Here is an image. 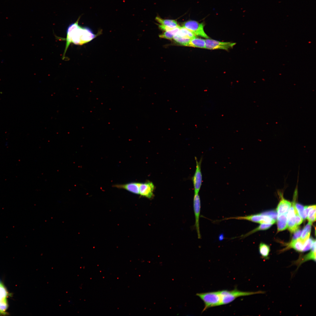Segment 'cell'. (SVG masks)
Returning a JSON list of instances; mask_svg holds the SVG:
<instances>
[{"mask_svg":"<svg viewBox=\"0 0 316 316\" xmlns=\"http://www.w3.org/2000/svg\"><path fill=\"white\" fill-rule=\"evenodd\" d=\"M140 184V183L133 182L124 184L115 185L113 186L126 190L134 194H139Z\"/></svg>","mask_w":316,"mask_h":316,"instance_id":"10","label":"cell"},{"mask_svg":"<svg viewBox=\"0 0 316 316\" xmlns=\"http://www.w3.org/2000/svg\"><path fill=\"white\" fill-rule=\"evenodd\" d=\"M273 224L272 223L261 224L258 227L245 234L242 235L240 237L241 238H243L258 231L267 229L270 227Z\"/></svg>","mask_w":316,"mask_h":316,"instance_id":"19","label":"cell"},{"mask_svg":"<svg viewBox=\"0 0 316 316\" xmlns=\"http://www.w3.org/2000/svg\"><path fill=\"white\" fill-rule=\"evenodd\" d=\"M155 20L160 24L170 28H175L180 26L177 22L174 20L163 19L158 16L156 17Z\"/></svg>","mask_w":316,"mask_h":316,"instance_id":"13","label":"cell"},{"mask_svg":"<svg viewBox=\"0 0 316 316\" xmlns=\"http://www.w3.org/2000/svg\"><path fill=\"white\" fill-rule=\"evenodd\" d=\"M312 224V223L309 221L304 227L301 232L300 238L304 243L309 237Z\"/></svg>","mask_w":316,"mask_h":316,"instance_id":"17","label":"cell"},{"mask_svg":"<svg viewBox=\"0 0 316 316\" xmlns=\"http://www.w3.org/2000/svg\"><path fill=\"white\" fill-rule=\"evenodd\" d=\"M8 292L2 283L0 281V314H6L8 307L7 298Z\"/></svg>","mask_w":316,"mask_h":316,"instance_id":"8","label":"cell"},{"mask_svg":"<svg viewBox=\"0 0 316 316\" xmlns=\"http://www.w3.org/2000/svg\"><path fill=\"white\" fill-rule=\"evenodd\" d=\"M154 188V185L152 182L140 183L139 194L141 196L151 198L153 196Z\"/></svg>","mask_w":316,"mask_h":316,"instance_id":"9","label":"cell"},{"mask_svg":"<svg viewBox=\"0 0 316 316\" xmlns=\"http://www.w3.org/2000/svg\"><path fill=\"white\" fill-rule=\"evenodd\" d=\"M196 295L203 301L205 304L202 312L209 308L221 305L220 291L198 293Z\"/></svg>","mask_w":316,"mask_h":316,"instance_id":"2","label":"cell"},{"mask_svg":"<svg viewBox=\"0 0 316 316\" xmlns=\"http://www.w3.org/2000/svg\"><path fill=\"white\" fill-rule=\"evenodd\" d=\"M173 39L178 44L183 46L188 47H189L191 40L189 38L180 36L177 34L174 36Z\"/></svg>","mask_w":316,"mask_h":316,"instance_id":"22","label":"cell"},{"mask_svg":"<svg viewBox=\"0 0 316 316\" xmlns=\"http://www.w3.org/2000/svg\"><path fill=\"white\" fill-rule=\"evenodd\" d=\"M193 207L195 219V226L198 238L199 239H200L201 238L199 226L201 202L200 197L198 193L194 194L193 199Z\"/></svg>","mask_w":316,"mask_h":316,"instance_id":"7","label":"cell"},{"mask_svg":"<svg viewBox=\"0 0 316 316\" xmlns=\"http://www.w3.org/2000/svg\"><path fill=\"white\" fill-rule=\"evenodd\" d=\"M287 214L281 215L277 217V231H281L287 228Z\"/></svg>","mask_w":316,"mask_h":316,"instance_id":"15","label":"cell"},{"mask_svg":"<svg viewBox=\"0 0 316 316\" xmlns=\"http://www.w3.org/2000/svg\"><path fill=\"white\" fill-rule=\"evenodd\" d=\"M184 27L192 32L196 36L209 38L204 30V24L194 20H189L184 22L183 24Z\"/></svg>","mask_w":316,"mask_h":316,"instance_id":"4","label":"cell"},{"mask_svg":"<svg viewBox=\"0 0 316 316\" xmlns=\"http://www.w3.org/2000/svg\"><path fill=\"white\" fill-rule=\"evenodd\" d=\"M205 40V49H221L228 50L232 48L236 44L234 42H221L209 38Z\"/></svg>","mask_w":316,"mask_h":316,"instance_id":"5","label":"cell"},{"mask_svg":"<svg viewBox=\"0 0 316 316\" xmlns=\"http://www.w3.org/2000/svg\"><path fill=\"white\" fill-rule=\"evenodd\" d=\"M180 27H181L179 26L171 30L165 31L163 33L160 35L159 36L161 38L169 40H172L173 39L174 36L177 34L180 29Z\"/></svg>","mask_w":316,"mask_h":316,"instance_id":"18","label":"cell"},{"mask_svg":"<svg viewBox=\"0 0 316 316\" xmlns=\"http://www.w3.org/2000/svg\"><path fill=\"white\" fill-rule=\"evenodd\" d=\"M307 218L309 221L312 223L316 220V205H313V207L308 212Z\"/></svg>","mask_w":316,"mask_h":316,"instance_id":"24","label":"cell"},{"mask_svg":"<svg viewBox=\"0 0 316 316\" xmlns=\"http://www.w3.org/2000/svg\"><path fill=\"white\" fill-rule=\"evenodd\" d=\"M264 293V292L261 291L255 292L244 291H240L237 289L230 291L227 290L220 291L221 305L229 304L239 297Z\"/></svg>","mask_w":316,"mask_h":316,"instance_id":"3","label":"cell"},{"mask_svg":"<svg viewBox=\"0 0 316 316\" xmlns=\"http://www.w3.org/2000/svg\"><path fill=\"white\" fill-rule=\"evenodd\" d=\"M158 26L159 28L161 30L165 31H170L175 28H170L161 24L159 25Z\"/></svg>","mask_w":316,"mask_h":316,"instance_id":"29","label":"cell"},{"mask_svg":"<svg viewBox=\"0 0 316 316\" xmlns=\"http://www.w3.org/2000/svg\"><path fill=\"white\" fill-rule=\"evenodd\" d=\"M262 215L267 216L276 221L277 217V213L275 211H270L260 213Z\"/></svg>","mask_w":316,"mask_h":316,"instance_id":"26","label":"cell"},{"mask_svg":"<svg viewBox=\"0 0 316 316\" xmlns=\"http://www.w3.org/2000/svg\"><path fill=\"white\" fill-rule=\"evenodd\" d=\"M315 240L312 237L309 238L304 243L303 252H305L311 249L313 242Z\"/></svg>","mask_w":316,"mask_h":316,"instance_id":"25","label":"cell"},{"mask_svg":"<svg viewBox=\"0 0 316 316\" xmlns=\"http://www.w3.org/2000/svg\"><path fill=\"white\" fill-rule=\"evenodd\" d=\"M196 163V169L194 174L192 177L194 194L198 193L200 189L202 183V175L201 170L202 159L199 161L197 158L195 157Z\"/></svg>","mask_w":316,"mask_h":316,"instance_id":"6","label":"cell"},{"mask_svg":"<svg viewBox=\"0 0 316 316\" xmlns=\"http://www.w3.org/2000/svg\"><path fill=\"white\" fill-rule=\"evenodd\" d=\"M189 47L205 48V40L196 37L191 39Z\"/></svg>","mask_w":316,"mask_h":316,"instance_id":"16","label":"cell"},{"mask_svg":"<svg viewBox=\"0 0 316 316\" xmlns=\"http://www.w3.org/2000/svg\"><path fill=\"white\" fill-rule=\"evenodd\" d=\"M303 220L302 218L299 215L297 211L295 215L296 224V226H298L302 224Z\"/></svg>","mask_w":316,"mask_h":316,"instance_id":"28","label":"cell"},{"mask_svg":"<svg viewBox=\"0 0 316 316\" xmlns=\"http://www.w3.org/2000/svg\"><path fill=\"white\" fill-rule=\"evenodd\" d=\"M281 199L277 208V217L287 214L291 204V202L285 199L283 196L281 195Z\"/></svg>","mask_w":316,"mask_h":316,"instance_id":"11","label":"cell"},{"mask_svg":"<svg viewBox=\"0 0 316 316\" xmlns=\"http://www.w3.org/2000/svg\"><path fill=\"white\" fill-rule=\"evenodd\" d=\"M270 251V247L269 245L262 243L260 244L259 247V253L263 258L265 260H267L269 258Z\"/></svg>","mask_w":316,"mask_h":316,"instance_id":"20","label":"cell"},{"mask_svg":"<svg viewBox=\"0 0 316 316\" xmlns=\"http://www.w3.org/2000/svg\"><path fill=\"white\" fill-rule=\"evenodd\" d=\"M304 244V243L299 238L296 240L291 241L285 250L292 248L297 251L303 252Z\"/></svg>","mask_w":316,"mask_h":316,"instance_id":"14","label":"cell"},{"mask_svg":"<svg viewBox=\"0 0 316 316\" xmlns=\"http://www.w3.org/2000/svg\"><path fill=\"white\" fill-rule=\"evenodd\" d=\"M295 207L299 215L303 220H305L307 217V216L305 212L304 207L298 203H295Z\"/></svg>","mask_w":316,"mask_h":316,"instance_id":"23","label":"cell"},{"mask_svg":"<svg viewBox=\"0 0 316 316\" xmlns=\"http://www.w3.org/2000/svg\"><path fill=\"white\" fill-rule=\"evenodd\" d=\"M80 19V17H79L76 22L71 24L67 28L63 59L71 44L82 45L92 41L101 32L95 34L89 28L79 25L78 22Z\"/></svg>","mask_w":316,"mask_h":316,"instance_id":"1","label":"cell"},{"mask_svg":"<svg viewBox=\"0 0 316 316\" xmlns=\"http://www.w3.org/2000/svg\"><path fill=\"white\" fill-rule=\"evenodd\" d=\"M302 232L301 230L298 228L294 233L291 241H293L300 238Z\"/></svg>","mask_w":316,"mask_h":316,"instance_id":"27","label":"cell"},{"mask_svg":"<svg viewBox=\"0 0 316 316\" xmlns=\"http://www.w3.org/2000/svg\"><path fill=\"white\" fill-rule=\"evenodd\" d=\"M311 251L307 255H304L302 258H299L295 263L298 266L302 264L309 260H312L315 262L316 261V241H314L311 248Z\"/></svg>","mask_w":316,"mask_h":316,"instance_id":"12","label":"cell"},{"mask_svg":"<svg viewBox=\"0 0 316 316\" xmlns=\"http://www.w3.org/2000/svg\"><path fill=\"white\" fill-rule=\"evenodd\" d=\"M177 34L180 36L190 39L196 37V36L192 32L183 27H180Z\"/></svg>","mask_w":316,"mask_h":316,"instance_id":"21","label":"cell"}]
</instances>
